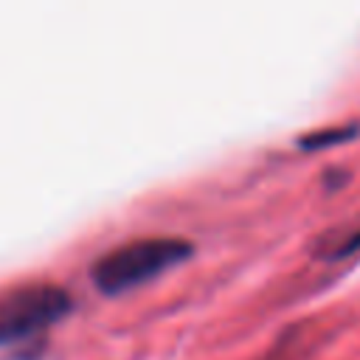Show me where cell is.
Wrapping results in <instances>:
<instances>
[{
  "instance_id": "cell-1",
  "label": "cell",
  "mask_w": 360,
  "mask_h": 360,
  "mask_svg": "<svg viewBox=\"0 0 360 360\" xmlns=\"http://www.w3.org/2000/svg\"><path fill=\"white\" fill-rule=\"evenodd\" d=\"M191 256V245L177 236H146L127 245L112 248L101 259L93 262L90 278L104 295H121L163 270L186 262Z\"/></svg>"
},
{
  "instance_id": "cell-2",
  "label": "cell",
  "mask_w": 360,
  "mask_h": 360,
  "mask_svg": "<svg viewBox=\"0 0 360 360\" xmlns=\"http://www.w3.org/2000/svg\"><path fill=\"white\" fill-rule=\"evenodd\" d=\"M70 304V295L53 284L14 290L0 301V346L48 329L51 323L68 315Z\"/></svg>"
},
{
  "instance_id": "cell-3",
  "label": "cell",
  "mask_w": 360,
  "mask_h": 360,
  "mask_svg": "<svg viewBox=\"0 0 360 360\" xmlns=\"http://www.w3.org/2000/svg\"><path fill=\"white\" fill-rule=\"evenodd\" d=\"M354 129H326V132H312L309 138L301 141V146L307 149H315V146H326V143H338V141H346L352 138Z\"/></svg>"
},
{
  "instance_id": "cell-4",
  "label": "cell",
  "mask_w": 360,
  "mask_h": 360,
  "mask_svg": "<svg viewBox=\"0 0 360 360\" xmlns=\"http://www.w3.org/2000/svg\"><path fill=\"white\" fill-rule=\"evenodd\" d=\"M357 248H360V231H354V233H352V236H349V239H346V242H343L338 250H332L329 256H338V259H340V256H349V253H354Z\"/></svg>"
}]
</instances>
